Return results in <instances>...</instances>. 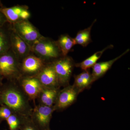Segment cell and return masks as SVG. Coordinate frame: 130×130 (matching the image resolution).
Here are the masks:
<instances>
[{"instance_id": "cell-1", "label": "cell", "mask_w": 130, "mask_h": 130, "mask_svg": "<svg viewBox=\"0 0 130 130\" xmlns=\"http://www.w3.org/2000/svg\"><path fill=\"white\" fill-rule=\"evenodd\" d=\"M4 105L14 113L30 117L32 109L29 98L17 81H7L0 86V106Z\"/></svg>"}, {"instance_id": "cell-24", "label": "cell", "mask_w": 130, "mask_h": 130, "mask_svg": "<svg viewBox=\"0 0 130 130\" xmlns=\"http://www.w3.org/2000/svg\"><path fill=\"white\" fill-rule=\"evenodd\" d=\"M4 78L3 77L2 74H1L0 73V86H1L3 84V79H4Z\"/></svg>"}, {"instance_id": "cell-14", "label": "cell", "mask_w": 130, "mask_h": 130, "mask_svg": "<svg viewBox=\"0 0 130 130\" xmlns=\"http://www.w3.org/2000/svg\"><path fill=\"white\" fill-rule=\"evenodd\" d=\"M60 88L43 86L37 98L38 104L47 106H53Z\"/></svg>"}, {"instance_id": "cell-8", "label": "cell", "mask_w": 130, "mask_h": 130, "mask_svg": "<svg viewBox=\"0 0 130 130\" xmlns=\"http://www.w3.org/2000/svg\"><path fill=\"white\" fill-rule=\"evenodd\" d=\"M17 81L29 101H33L34 105H36V100L43 88L37 78L21 76Z\"/></svg>"}, {"instance_id": "cell-9", "label": "cell", "mask_w": 130, "mask_h": 130, "mask_svg": "<svg viewBox=\"0 0 130 130\" xmlns=\"http://www.w3.org/2000/svg\"><path fill=\"white\" fill-rule=\"evenodd\" d=\"M46 63L31 53L20 62L21 76H36Z\"/></svg>"}, {"instance_id": "cell-2", "label": "cell", "mask_w": 130, "mask_h": 130, "mask_svg": "<svg viewBox=\"0 0 130 130\" xmlns=\"http://www.w3.org/2000/svg\"><path fill=\"white\" fill-rule=\"evenodd\" d=\"M31 53L46 63L63 57L56 41L43 36L30 47Z\"/></svg>"}, {"instance_id": "cell-19", "label": "cell", "mask_w": 130, "mask_h": 130, "mask_svg": "<svg viewBox=\"0 0 130 130\" xmlns=\"http://www.w3.org/2000/svg\"><path fill=\"white\" fill-rule=\"evenodd\" d=\"M26 116L13 113L6 120L10 130H18L21 128Z\"/></svg>"}, {"instance_id": "cell-15", "label": "cell", "mask_w": 130, "mask_h": 130, "mask_svg": "<svg viewBox=\"0 0 130 130\" xmlns=\"http://www.w3.org/2000/svg\"><path fill=\"white\" fill-rule=\"evenodd\" d=\"M11 25L8 23L0 28V56L11 49Z\"/></svg>"}, {"instance_id": "cell-17", "label": "cell", "mask_w": 130, "mask_h": 130, "mask_svg": "<svg viewBox=\"0 0 130 130\" xmlns=\"http://www.w3.org/2000/svg\"><path fill=\"white\" fill-rule=\"evenodd\" d=\"M56 42L63 56H68L73 47L76 45L74 38L68 34L61 35Z\"/></svg>"}, {"instance_id": "cell-18", "label": "cell", "mask_w": 130, "mask_h": 130, "mask_svg": "<svg viewBox=\"0 0 130 130\" xmlns=\"http://www.w3.org/2000/svg\"><path fill=\"white\" fill-rule=\"evenodd\" d=\"M96 21V19L95 20L90 26L83 30H79L77 32L76 36L74 38L75 44L86 47L91 42V31L93 25Z\"/></svg>"}, {"instance_id": "cell-13", "label": "cell", "mask_w": 130, "mask_h": 130, "mask_svg": "<svg viewBox=\"0 0 130 130\" xmlns=\"http://www.w3.org/2000/svg\"><path fill=\"white\" fill-rule=\"evenodd\" d=\"M129 51V49H128L120 55L113 59L108 61L96 63L92 68V72L91 74L93 83L103 76L111 68L112 65L116 61L120 59L122 56L125 55Z\"/></svg>"}, {"instance_id": "cell-5", "label": "cell", "mask_w": 130, "mask_h": 130, "mask_svg": "<svg viewBox=\"0 0 130 130\" xmlns=\"http://www.w3.org/2000/svg\"><path fill=\"white\" fill-rule=\"evenodd\" d=\"M11 25L13 30L30 47L43 36L29 20L20 21Z\"/></svg>"}, {"instance_id": "cell-21", "label": "cell", "mask_w": 130, "mask_h": 130, "mask_svg": "<svg viewBox=\"0 0 130 130\" xmlns=\"http://www.w3.org/2000/svg\"><path fill=\"white\" fill-rule=\"evenodd\" d=\"M14 112L8 107L0 106V123L4 120H6Z\"/></svg>"}, {"instance_id": "cell-7", "label": "cell", "mask_w": 130, "mask_h": 130, "mask_svg": "<svg viewBox=\"0 0 130 130\" xmlns=\"http://www.w3.org/2000/svg\"><path fill=\"white\" fill-rule=\"evenodd\" d=\"M79 93L73 85H69L60 90L53 106L55 111H60L71 106L76 101Z\"/></svg>"}, {"instance_id": "cell-3", "label": "cell", "mask_w": 130, "mask_h": 130, "mask_svg": "<svg viewBox=\"0 0 130 130\" xmlns=\"http://www.w3.org/2000/svg\"><path fill=\"white\" fill-rule=\"evenodd\" d=\"M0 73L7 81H17L21 76L20 62L10 49L0 56Z\"/></svg>"}, {"instance_id": "cell-16", "label": "cell", "mask_w": 130, "mask_h": 130, "mask_svg": "<svg viewBox=\"0 0 130 130\" xmlns=\"http://www.w3.org/2000/svg\"><path fill=\"white\" fill-rule=\"evenodd\" d=\"M113 45L110 44L106 47L101 51H98L93 54V55L89 57L80 63H75V67L79 68L83 71L88 70L90 68H92L97 63L98 60L101 58L103 53L106 50L113 48Z\"/></svg>"}, {"instance_id": "cell-6", "label": "cell", "mask_w": 130, "mask_h": 130, "mask_svg": "<svg viewBox=\"0 0 130 130\" xmlns=\"http://www.w3.org/2000/svg\"><path fill=\"white\" fill-rule=\"evenodd\" d=\"M54 112V106L35 105L30 118L38 128L42 130H47Z\"/></svg>"}, {"instance_id": "cell-10", "label": "cell", "mask_w": 130, "mask_h": 130, "mask_svg": "<svg viewBox=\"0 0 130 130\" xmlns=\"http://www.w3.org/2000/svg\"><path fill=\"white\" fill-rule=\"evenodd\" d=\"M0 11L11 25L20 21L29 20L31 16L29 7L26 5H17L11 7H4Z\"/></svg>"}, {"instance_id": "cell-25", "label": "cell", "mask_w": 130, "mask_h": 130, "mask_svg": "<svg viewBox=\"0 0 130 130\" xmlns=\"http://www.w3.org/2000/svg\"><path fill=\"white\" fill-rule=\"evenodd\" d=\"M3 7H3L2 2L1 1H0V10H1V9H2Z\"/></svg>"}, {"instance_id": "cell-12", "label": "cell", "mask_w": 130, "mask_h": 130, "mask_svg": "<svg viewBox=\"0 0 130 130\" xmlns=\"http://www.w3.org/2000/svg\"><path fill=\"white\" fill-rule=\"evenodd\" d=\"M44 87L60 88L52 62L46 63L40 72L35 76Z\"/></svg>"}, {"instance_id": "cell-23", "label": "cell", "mask_w": 130, "mask_h": 130, "mask_svg": "<svg viewBox=\"0 0 130 130\" xmlns=\"http://www.w3.org/2000/svg\"><path fill=\"white\" fill-rule=\"evenodd\" d=\"M8 23L5 15L0 11V28Z\"/></svg>"}, {"instance_id": "cell-20", "label": "cell", "mask_w": 130, "mask_h": 130, "mask_svg": "<svg viewBox=\"0 0 130 130\" xmlns=\"http://www.w3.org/2000/svg\"><path fill=\"white\" fill-rule=\"evenodd\" d=\"M74 82L73 86L78 91L79 93L83 91L85 89L88 88L90 86L79 75H75L74 76Z\"/></svg>"}, {"instance_id": "cell-11", "label": "cell", "mask_w": 130, "mask_h": 130, "mask_svg": "<svg viewBox=\"0 0 130 130\" xmlns=\"http://www.w3.org/2000/svg\"><path fill=\"white\" fill-rule=\"evenodd\" d=\"M11 49L20 62L32 53L29 45L22 39L12 28L11 32Z\"/></svg>"}, {"instance_id": "cell-22", "label": "cell", "mask_w": 130, "mask_h": 130, "mask_svg": "<svg viewBox=\"0 0 130 130\" xmlns=\"http://www.w3.org/2000/svg\"><path fill=\"white\" fill-rule=\"evenodd\" d=\"M21 128L22 130H38L30 117H25Z\"/></svg>"}, {"instance_id": "cell-4", "label": "cell", "mask_w": 130, "mask_h": 130, "mask_svg": "<svg viewBox=\"0 0 130 130\" xmlns=\"http://www.w3.org/2000/svg\"><path fill=\"white\" fill-rule=\"evenodd\" d=\"M60 87L69 85L75 63L73 59L68 56H63L52 62Z\"/></svg>"}]
</instances>
